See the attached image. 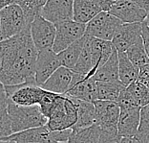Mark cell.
Masks as SVG:
<instances>
[{"instance_id":"cell-1","label":"cell","mask_w":149,"mask_h":143,"mask_svg":"<svg viewBox=\"0 0 149 143\" xmlns=\"http://www.w3.org/2000/svg\"><path fill=\"white\" fill-rule=\"evenodd\" d=\"M2 69L0 81L4 86L36 83V66L38 50L33 43L30 27L0 42Z\"/></svg>"},{"instance_id":"cell-2","label":"cell","mask_w":149,"mask_h":143,"mask_svg":"<svg viewBox=\"0 0 149 143\" xmlns=\"http://www.w3.org/2000/svg\"><path fill=\"white\" fill-rule=\"evenodd\" d=\"M96 108V123L101 129L100 143H120L118 132L120 107L117 102L97 99L94 102Z\"/></svg>"},{"instance_id":"cell-3","label":"cell","mask_w":149,"mask_h":143,"mask_svg":"<svg viewBox=\"0 0 149 143\" xmlns=\"http://www.w3.org/2000/svg\"><path fill=\"white\" fill-rule=\"evenodd\" d=\"M7 110L12 122L13 134L46 125L48 122V117L42 112L39 105L21 106L9 99Z\"/></svg>"},{"instance_id":"cell-4","label":"cell","mask_w":149,"mask_h":143,"mask_svg":"<svg viewBox=\"0 0 149 143\" xmlns=\"http://www.w3.org/2000/svg\"><path fill=\"white\" fill-rule=\"evenodd\" d=\"M77 120V107L74 98L67 94H60L48 116L47 126L52 131H61L72 128Z\"/></svg>"},{"instance_id":"cell-5","label":"cell","mask_w":149,"mask_h":143,"mask_svg":"<svg viewBox=\"0 0 149 143\" xmlns=\"http://www.w3.org/2000/svg\"><path fill=\"white\" fill-rule=\"evenodd\" d=\"M72 135V128L61 131H52L46 125L13 132L4 142L33 143V142H69Z\"/></svg>"},{"instance_id":"cell-6","label":"cell","mask_w":149,"mask_h":143,"mask_svg":"<svg viewBox=\"0 0 149 143\" xmlns=\"http://www.w3.org/2000/svg\"><path fill=\"white\" fill-rule=\"evenodd\" d=\"M0 23L4 39L17 35L30 27L22 8L16 3H12L0 12Z\"/></svg>"},{"instance_id":"cell-7","label":"cell","mask_w":149,"mask_h":143,"mask_svg":"<svg viewBox=\"0 0 149 143\" xmlns=\"http://www.w3.org/2000/svg\"><path fill=\"white\" fill-rule=\"evenodd\" d=\"M123 21L109 12L101 11L86 24L85 35L100 39L112 40Z\"/></svg>"},{"instance_id":"cell-8","label":"cell","mask_w":149,"mask_h":143,"mask_svg":"<svg viewBox=\"0 0 149 143\" xmlns=\"http://www.w3.org/2000/svg\"><path fill=\"white\" fill-rule=\"evenodd\" d=\"M56 31L53 50L56 53L61 52L76 40L85 35L86 24L71 19L56 24Z\"/></svg>"},{"instance_id":"cell-9","label":"cell","mask_w":149,"mask_h":143,"mask_svg":"<svg viewBox=\"0 0 149 143\" xmlns=\"http://www.w3.org/2000/svg\"><path fill=\"white\" fill-rule=\"evenodd\" d=\"M31 36L33 43L38 51L53 49L55 42L56 24L40 15H37L30 25Z\"/></svg>"},{"instance_id":"cell-10","label":"cell","mask_w":149,"mask_h":143,"mask_svg":"<svg viewBox=\"0 0 149 143\" xmlns=\"http://www.w3.org/2000/svg\"><path fill=\"white\" fill-rule=\"evenodd\" d=\"M9 99L21 106L38 105L44 88L33 84H21L5 86Z\"/></svg>"},{"instance_id":"cell-11","label":"cell","mask_w":149,"mask_h":143,"mask_svg":"<svg viewBox=\"0 0 149 143\" xmlns=\"http://www.w3.org/2000/svg\"><path fill=\"white\" fill-rule=\"evenodd\" d=\"M65 94L79 100L95 102L99 99L97 81L93 77L74 72L72 83Z\"/></svg>"},{"instance_id":"cell-12","label":"cell","mask_w":149,"mask_h":143,"mask_svg":"<svg viewBox=\"0 0 149 143\" xmlns=\"http://www.w3.org/2000/svg\"><path fill=\"white\" fill-rule=\"evenodd\" d=\"M40 15L54 24L74 19V0H47Z\"/></svg>"},{"instance_id":"cell-13","label":"cell","mask_w":149,"mask_h":143,"mask_svg":"<svg viewBox=\"0 0 149 143\" xmlns=\"http://www.w3.org/2000/svg\"><path fill=\"white\" fill-rule=\"evenodd\" d=\"M61 62L57 53L53 49L38 51L36 66V83L41 86L55 71L61 66Z\"/></svg>"},{"instance_id":"cell-14","label":"cell","mask_w":149,"mask_h":143,"mask_svg":"<svg viewBox=\"0 0 149 143\" xmlns=\"http://www.w3.org/2000/svg\"><path fill=\"white\" fill-rule=\"evenodd\" d=\"M109 13L125 23L143 22L148 13L133 0H120L112 6Z\"/></svg>"},{"instance_id":"cell-15","label":"cell","mask_w":149,"mask_h":143,"mask_svg":"<svg viewBox=\"0 0 149 143\" xmlns=\"http://www.w3.org/2000/svg\"><path fill=\"white\" fill-rule=\"evenodd\" d=\"M141 23L123 22L118 26L111 40L118 52H125L141 37Z\"/></svg>"},{"instance_id":"cell-16","label":"cell","mask_w":149,"mask_h":143,"mask_svg":"<svg viewBox=\"0 0 149 143\" xmlns=\"http://www.w3.org/2000/svg\"><path fill=\"white\" fill-rule=\"evenodd\" d=\"M141 117V107L120 108L118 124L120 137H136Z\"/></svg>"},{"instance_id":"cell-17","label":"cell","mask_w":149,"mask_h":143,"mask_svg":"<svg viewBox=\"0 0 149 143\" xmlns=\"http://www.w3.org/2000/svg\"><path fill=\"white\" fill-rule=\"evenodd\" d=\"M74 76V71L66 66H59L55 72L42 84V88L58 94H65L69 89Z\"/></svg>"},{"instance_id":"cell-18","label":"cell","mask_w":149,"mask_h":143,"mask_svg":"<svg viewBox=\"0 0 149 143\" xmlns=\"http://www.w3.org/2000/svg\"><path fill=\"white\" fill-rule=\"evenodd\" d=\"M101 11L97 0H74V20L77 22L87 24Z\"/></svg>"},{"instance_id":"cell-19","label":"cell","mask_w":149,"mask_h":143,"mask_svg":"<svg viewBox=\"0 0 149 143\" xmlns=\"http://www.w3.org/2000/svg\"><path fill=\"white\" fill-rule=\"evenodd\" d=\"M74 98L77 107V120L73 127V131L83 129L96 123V108L94 102L83 101Z\"/></svg>"},{"instance_id":"cell-20","label":"cell","mask_w":149,"mask_h":143,"mask_svg":"<svg viewBox=\"0 0 149 143\" xmlns=\"http://www.w3.org/2000/svg\"><path fill=\"white\" fill-rule=\"evenodd\" d=\"M92 77L96 81H120V76H118V53L116 48L114 49L109 59L97 69Z\"/></svg>"},{"instance_id":"cell-21","label":"cell","mask_w":149,"mask_h":143,"mask_svg":"<svg viewBox=\"0 0 149 143\" xmlns=\"http://www.w3.org/2000/svg\"><path fill=\"white\" fill-rule=\"evenodd\" d=\"M118 53V76L120 81L125 87L129 86L139 78L140 68L130 61L125 52Z\"/></svg>"},{"instance_id":"cell-22","label":"cell","mask_w":149,"mask_h":143,"mask_svg":"<svg viewBox=\"0 0 149 143\" xmlns=\"http://www.w3.org/2000/svg\"><path fill=\"white\" fill-rule=\"evenodd\" d=\"M84 42H85V35L81 37V39L73 42L67 48L62 50L61 52L57 53L63 66H66L73 70L76 63H77V60H79V58L80 56L81 51H82Z\"/></svg>"},{"instance_id":"cell-23","label":"cell","mask_w":149,"mask_h":143,"mask_svg":"<svg viewBox=\"0 0 149 143\" xmlns=\"http://www.w3.org/2000/svg\"><path fill=\"white\" fill-rule=\"evenodd\" d=\"M101 129L97 123L89 126V127L73 131L69 139L71 143H100Z\"/></svg>"},{"instance_id":"cell-24","label":"cell","mask_w":149,"mask_h":143,"mask_svg":"<svg viewBox=\"0 0 149 143\" xmlns=\"http://www.w3.org/2000/svg\"><path fill=\"white\" fill-rule=\"evenodd\" d=\"M73 71L74 72L83 74L87 77H92L94 74L93 60H92V54H91L89 37L86 35H85V42H84L82 51H81L80 56L79 58V60H77V63L73 68Z\"/></svg>"},{"instance_id":"cell-25","label":"cell","mask_w":149,"mask_h":143,"mask_svg":"<svg viewBox=\"0 0 149 143\" xmlns=\"http://www.w3.org/2000/svg\"><path fill=\"white\" fill-rule=\"evenodd\" d=\"M97 95L100 100H108L117 102L118 96L125 87L120 81L118 82H104L97 81Z\"/></svg>"},{"instance_id":"cell-26","label":"cell","mask_w":149,"mask_h":143,"mask_svg":"<svg viewBox=\"0 0 149 143\" xmlns=\"http://www.w3.org/2000/svg\"><path fill=\"white\" fill-rule=\"evenodd\" d=\"M126 55L137 67H141L146 63H149V56L145 50L143 37H140L133 45L125 51Z\"/></svg>"},{"instance_id":"cell-27","label":"cell","mask_w":149,"mask_h":143,"mask_svg":"<svg viewBox=\"0 0 149 143\" xmlns=\"http://www.w3.org/2000/svg\"><path fill=\"white\" fill-rule=\"evenodd\" d=\"M46 1L47 0H13V2L22 8L29 25H31L33 18L40 13Z\"/></svg>"},{"instance_id":"cell-28","label":"cell","mask_w":149,"mask_h":143,"mask_svg":"<svg viewBox=\"0 0 149 143\" xmlns=\"http://www.w3.org/2000/svg\"><path fill=\"white\" fill-rule=\"evenodd\" d=\"M136 138L140 143H149V104L141 108L140 125Z\"/></svg>"},{"instance_id":"cell-29","label":"cell","mask_w":149,"mask_h":143,"mask_svg":"<svg viewBox=\"0 0 149 143\" xmlns=\"http://www.w3.org/2000/svg\"><path fill=\"white\" fill-rule=\"evenodd\" d=\"M127 87L141 108L149 104V88L143 83L137 80L127 86Z\"/></svg>"},{"instance_id":"cell-30","label":"cell","mask_w":149,"mask_h":143,"mask_svg":"<svg viewBox=\"0 0 149 143\" xmlns=\"http://www.w3.org/2000/svg\"><path fill=\"white\" fill-rule=\"evenodd\" d=\"M59 96H60V94H58V93L52 92V91H49L46 89L43 90V93L41 95V98H40V100H39L38 105H39L40 108H41L42 112L47 117L50 115L51 111H52L53 108L55 107V105H56Z\"/></svg>"},{"instance_id":"cell-31","label":"cell","mask_w":149,"mask_h":143,"mask_svg":"<svg viewBox=\"0 0 149 143\" xmlns=\"http://www.w3.org/2000/svg\"><path fill=\"white\" fill-rule=\"evenodd\" d=\"M13 134L12 122L10 119L7 108L0 111V142H4L5 139Z\"/></svg>"},{"instance_id":"cell-32","label":"cell","mask_w":149,"mask_h":143,"mask_svg":"<svg viewBox=\"0 0 149 143\" xmlns=\"http://www.w3.org/2000/svg\"><path fill=\"white\" fill-rule=\"evenodd\" d=\"M117 103L120 105V108H133V107H140L138 103L133 97V95L128 89L127 87H124L121 90V92L118 96Z\"/></svg>"},{"instance_id":"cell-33","label":"cell","mask_w":149,"mask_h":143,"mask_svg":"<svg viewBox=\"0 0 149 143\" xmlns=\"http://www.w3.org/2000/svg\"><path fill=\"white\" fill-rule=\"evenodd\" d=\"M141 37H143L145 50L149 56V26L145 21L141 23Z\"/></svg>"},{"instance_id":"cell-34","label":"cell","mask_w":149,"mask_h":143,"mask_svg":"<svg viewBox=\"0 0 149 143\" xmlns=\"http://www.w3.org/2000/svg\"><path fill=\"white\" fill-rule=\"evenodd\" d=\"M8 101H9V97L7 95L5 86L0 81V111L7 108V106H8Z\"/></svg>"},{"instance_id":"cell-35","label":"cell","mask_w":149,"mask_h":143,"mask_svg":"<svg viewBox=\"0 0 149 143\" xmlns=\"http://www.w3.org/2000/svg\"><path fill=\"white\" fill-rule=\"evenodd\" d=\"M147 79H149V63H146L141 67H140L139 78H138V80L141 82H143Z\"/></svg>"},{"instance_id":"cell-36","label":"cell","mask_w":149,"mask_h":143,"mask_svg":"<svg viewBox=\"0 0 149 143\" xmlns=\"http://www.w3.org/2000/svg\"><path fill=\"white\" fill-rule=\"evenodd\" d=\"M118 1H120V0H97L101 10H102V11H106V12H109V10L112 8V6L114 4H116Z\"/></svg>"},{"instance_id":"cell-37","label":"cell","mask_w":149,"mask_h":143,"mask_svg":"<svg viewBox=\"0 0 149 143\" xmlns=\"http://www.w3.org/2000/svg\"><path fill=\"white\" fill-rule=\"evenodd\" d=\"M133 1L136 2L149 13V0H133Z\"/></svg>"},{"instance_id":"cell-38","label":"cell","mask_w":149,"mask_h":143,"mask_svg":"<svg viewBox=\"0 0 149 143\" xmlns=\"http://www.w3.org/2000/svg\"><path fill=\"white\" fill-rule=\"evenodd\" d=\"M12 3H15L13 0H0V12H1L5 7L12 4Z\"/></svg>"},{"instance_id":"cell-39","label":"cell","mask_w":149,"mask_h":143,"mask_svg":"<svg viewBox=\"0 0 149 143\" xmlns=\"http://www.w3.org/2000/svg\"><path fill=\"white\" fill-rule=\"evenodd\" d=\"M2 62H3V58H2L1 48H0V71H1V69H2Z\"/></svg>"},{"instance_id":"cell-40","label":"cell","mask_w":149,"mask_h":143,"mask_svg":"<svg viewBox=\"0 0 149 143\" xmlns=\"http://www.w3.org/2000/svg\"><path fill=\"white\" fill-rule=\"evenodd\" d=\"M4 40V37H3V33H2V28H1V23H0V42Z\"/></svg>"},{"instance_id":"cell-41","label":"cell","mask_w":149,"mask_h":143,"mask_svg":"<svg viewBox=\"0 0 149 143\" xmlns=\"http://www.w3.org/2000/svg\"><path fill=\"white\" fill-rule=\"evenodd\" d=\"M141 83H143L145 86H146L148 88H149V79H147V80H145V81H143V82H141Z\"/></svg>"},{"instance_id":"cell-42","label":"cell","mask_w":149,"mask_h":143,"mask_svg":"<svg viewBox=\"0 0 149 143\" xmlns=\"http://www.w3.org/2000/svg\"><path fill=\"white\" fill-rule=\"evenodd\" d=\"M144 21L146 22V23H147V25L149 26V13H148V15H147V18H146V19L144 20Z\"/></svg>"}]
</instances>
